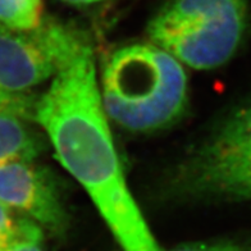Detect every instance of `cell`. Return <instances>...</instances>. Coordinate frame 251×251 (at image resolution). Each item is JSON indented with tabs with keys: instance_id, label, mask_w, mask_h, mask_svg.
<instances>
[{
	"instance_id": "5",
	"label": "cell",
	"mask_w": 251,
	"mask_h": 251,
	"mask_svg": "<svg viewBox=\"0 0 251 251\" xmlns=\"http://www.w3.org/2000/svg\"><path fill=\"white\" fill-rule=\"evenodd\" d=\"M89 45L76 26L50 17L30 31L0 26V90L26 94L55 76Z\"/></svg>"
},
{
	"instance_id": "6",
	"label": "cell",
	"mask_w": 251,
	"mask_h": 251,
	"mask_svg": "<svg viewBox=\"0 0 251 251\" xmlns=\"http://www.w3.org/2000/svg\"><path fill=\"white\" fill-rule=\"evenodd\" d=\"M0 204L24 213L54 235L68 228L59 182L50 169L32 162L0 165Z\"/></svg>"
},
{
	"instance_id": "13",
	"label": "cell",
	"mask_w": 251,
	"mask_h": 251,
	"mask_svg": "<svg viewBox=\"0 0 251 251\" xmlns=\"http://www.w3.org/2000/svg\"><path fill=\"white\" fill-rule=\"evenodd\" d=\"M64 3L73 5V7H89V5H94V4H99L106 0H60Z\"/></svg>"
},
{
	"instance_id": "7",
	"label": "cell",
	"mask_w": 251,
	"mask_h": 251,
	"mask_svg": "<svg viewBox=\"0 0 251 251\" xmlns=\"http://www.w3.org/2000/svg\"><path fill=\"white\" fill-rule=\"evenodd\" d=\"M24 117L0 113V165L33 162L47 148L44 136Z\"/></svg>"
},
{
	"instance_id": "1",
	"label": "cell",
	"mask_w": 251,
	"mask_h": 251,
	"mask_svg": "<svg viewBox=\"0 0 251 251\" xmlns=\"http://www.w3.org/2000/svg\"><path fill=\"white\" fill-rule=\"evenodd\" d=\"M33 121L79 182L123 251H162L126 183L102 108L91 45L56 73Z\"/></svg>"
},
{
	"instance_id": "12",
	"label": "cell",
	"mask_w": 251,
	"mask_h": 251,
	"mask_svg": "<svg viewBox=\"0 0 251 251\" xmlns=\"http://www.w3.org/2000/svg\"><path fill=\"white\" fill-rule=\"evenodd\" d=\"M17 219L10 214V210L0 204V251L7 246L16 231Z\"/></svg>"
},
{
	"instance_id": "8",
	"label": "cell",
	"mask_w": 251,
	"mask_h": 251,
	"mask_svg": "<svg viewBox=\"0 0 251 251\" xmlns=\"http://www.w3.org/2000/svg\"><path fill=\"white\" fill-rule=\"evenodd\" d=\"M44 18L43 0H0V26L30 31L39 27Z\"/></svg>"
},
{
	"instance_id": "10",
	"label": "cell",
	"mask_w": 251,
	"mask_h": 251,
	"mask_svg": "<svg viewBox=\"0 0 251 251\" xmlns=\"http://www.w3.org/2000/svg\"><path fill=\"white\" fill-rule=\"evenodd\" d=\"M171 251H251V233L217 238L213 241L186 244Z\"/></svg>"
},
{
	"instance_id": "2",
	"label": "cell",
	"mask_w": 251,
	"mask_h": 251,
	"mask_svg": "<svg viewBox=\"0 0 251 251\" xmlns=\"http://www.w3.org/2000/svg\"><path fill=\"white\" fill-rule=\"evenodd\" d=\"M101 102L123 128L150 132L175 123L187 102L181 63L154 44H132L110 54L102 71Z\"/></svg>"
},
{
	"instance_id": "9",
	"label": "cell",
	"mask_w": 251,
	"mask_h": 251,
	"mask_svg": "<svg viewBox=\"0 0 251 251\" xmlns=\"http://www.w3.org/2000/svg\"><path fill=\"white\" fill-rule=\"evenodd\" d=\"M1 251H45L43 229L31 219L18 218L14 235Z\"/></svg>"
},
{
	"instance_id": "4",
	"label": "cell",
	"mask_w": 251,
	"mask_h": 251,
	"mask_svg": "<svg viewBox=\"0 0 251 251\" xmlns=\"http://www.w3.org/2000/svg\"><path fill=\"white\" fill-rule=\"evenodd\" d=\"M172 187L179 195L204 201L251 202V93L179 165Z\"/></svg>"
},
{
	"instance_id": "11",
	"label": "cell",
	"mask_w": 251,
	"mask_h": 251,
	"mask_svg": "<svg viewBox=\"0 0 251 251\" xmlns=\"http://www.w3.org/2000/svg\"><path fill=\"white\" fill-rule=\"evenodd\" d=\"M36 101L28 94H10L0 90V113H12L32 121Z\"/></svg>"
},
{
	"instance_id": "3",
	"label": "cell",
	"mask_w": 251,
	"mask_h": 251,
	"mask_svg": "<svg viewBox=\"0 0 251 251\" xmlns=\"http://www.w3.org/2000/svg\"><path fill=\"white\" fill-rule=\"evenodd\" d=\"M248 0H171L148 26L151 44L195 70H213L235 55L248 32Z\"/></svg>"
}]
</instances>
